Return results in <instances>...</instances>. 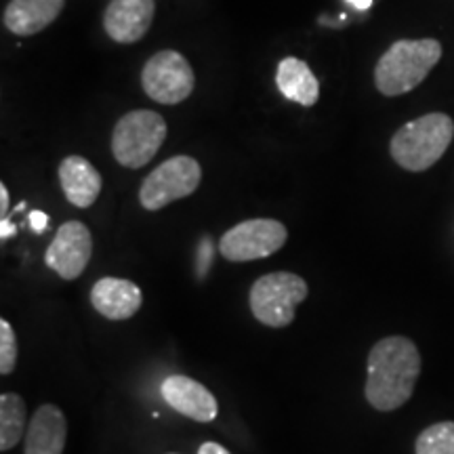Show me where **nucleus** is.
<instances>
[{
    "label": "nucleus",
    "instance_id": "3",
    "mask_svg": "<svg viewBox=\"0 0 454 454\" xmlns=\"http://www.w3.org/2000/svg\"><path fill=\"white\" fill-rule=\"evenodd\" d=\"M452 137L454 122L448 114H425L395 130L389 152L397 167L411 173H423L444 156Z\"/></svg>",
    "mask_w": 454,
    "mask_h": 454
},
{
    "label": "nucleus",
    "instance_id": "15",
    "mask_svg": "<svg viewBox=\"0 0 454 454\" xmlns=\"http://www.w3.org/2000/svg\"><path fill=\"white\" fill-rule=\"evenodd\" d=\"M66 0H11L3 24L17 36H34L49 27L64 11Z\"/></svg>",
    "mask_w": 454,
    "mask_h": 454
},
{
    "label": "nucleus",
    "instance_id": "20",
    "mask_svg": "<svg viewBox=\"0 0 454 454\" xmlns=\"http://www.w3.org/2000/svg\"><path fill=\"white\" fill-rule=\"evenodd\" d=\"M47 223H49V217L41 211H32L30 213V225L34 231H38L41 234L43 230H47Z\"/></svg>",
    "mask_w": 454,
    "mask_h": 454
},
{
    "label": "nucleus",
    "instance_id": "12",
    "mask_svg": "<svg viewBox=\"0 0 454 454\" xmlns=\"http://www.w3.org/2000/svg\"><path fill=\"white\" fill-rule=\"evenodd\" d=\"M90 303L107 320L121 322L137 314L144 293L137 284L124 278H101L90 288Z\"/></svg>",
    "mask_w": 454,
    "mask_h": 454
},
{
    "label": "nucleus",
    "instance_id": "6",
    "mask_svg": "<svg viewBox=\"0 0 454 454\" xmlns=\"http://www.w3.org/2000/svg\"><path fill=\"white\" fill-rule=\"evenodd\" d=\"M202 181V168L192 156H173L156 167L139 187L145 211H160L170 202L192 196Z\"/></svg>",
    "mask_w": 454,
    "mask_h": 454
},
{
    "label": "nucleus",
    "instance_id": "24",
    "mask_svg": "<svg viewBox=\"0 0 454 454\" xmlns=\"http://www.w3.org/2000/svg\"><path fill=\"white\" fill-rule=\"evenodd\" d=\"M349 4H354L356 9H360V11H366V9H371V4H372V0H348Z\"/></svg>",
    "mask_w": 454,
    "mask_h": 454
},
{
    "label": "nucleus",
    "instance_id": "10",
    "mask_svg": "<svg viewBox=\"0 0 454 454\" xmlns=\"http://www.w3.org/2000/svg\"><path fill=\"white\" fill-rule=\"evenodd\" d=\"M160 395L168 408L198 423H211L217 419L219 404L211 389L185 374H168L160 383Z\"/></svg>",
    "mask_w": 454,
    "mask_h": 454
},
{
    "label": "nucleus",
    "instance_id": "21",
    "mask_svg": "<svg viewBox=\"0 0 454 454\" xmlns=\"http://www.w3.org/2000/svg\"><path fill=\"white\" fill-rule=\"evenodd\" d=\"M198 454H231V452L221 444H217V442H204V444L198 448Z\"/></svg>",
    "mask_w": 454,
    "mask_h": 454
},
{
    "label": "nucleus",
    "instance_id": "11",
    "mask_svg": "<svg viewBox=\"0 0 454 454\" xmlns=\"http://www.w3.org/2000/svg\"><path fill=\"white\" fill-rule=\"evenodd\" d=\"M156 13V0H112L104 13V27L112 41L133 44L145 36Z\"/></svg>",
    "mask_w": 454,
    "mask_h": 454
},
{
    "label": "nucleus",
    "instance_id": "19",
    "mask_svg": "<svg viewBox=\"0 0 454 454\" xmlns=\"http://www.w3.org/2000/svg\"><path fill=\"white\" fill-rule=\"evenodd\" d=\"M17 339L9 320H0V374H11L17 364Z\"/></svg>",
    "mask_w": 454,
    "mask_h": 454
},
{
    "label": "nucleus",
    "instance_id": "13",
    "mask_svg": "<svg viewBox=\"0 0 454 454\" xmlns=\"http://www.w3.org/2000/svg\"><path fill=\"white\" fill-rule=\"evenodd\" d=\"M57 175H59L61 190H64L67 202L76 208L93 207V202L101 194V187H104L99 170L87 158L76 154L61 160Z\"/></svg>",
    "mask_w": 454,
    "mask_h": 454
},
{
    "label": "nucleus",
    "instance_id": "17",
    "mask_svg": "<svg viewBox=\"0 0 454 454\" xmlns=\"http://www.w3.org/2000/svg\"><path fill=\"white\" fill-rule=\"evenodd\" d=\"M26 429V402L17 394L0 395V450L9 452L20 444Z\"/></svg>",
    "mask_w": 454,
    "mask_h": 454
},
{
    "label": "nucleus",
    "instance_id": "4",
    "mask_svg": "<svg viewBox=\"0 0 454 454\" xmlns=\"http://www.w3.org/2000/svg\"><path fill=\"white\" fill-rule=\"evenodd\" d=\"M167 133V122L160 114L133 110L124 114L112 130V154L121 167L141 168L154 160Z\"/></svg>",
    "mask_w": 454,
    "mask_h": 454
},
{
    "label": "nucleus",
    "instance_id": "25",
    "mask_svg": "<svg viewBox=\"0 0 454 454\" xmlns=\"http://www.w3.org/2000/svg\"><path fill=\"white\" fill-rule=\"evenodd\" d=\"M170 454H177V452H170Z\"/></svg>",
    "mask_w": 454,
    "mask_h": 454
},
{
    "label": "nucleus",
    "instance_id": "22",
    "mask_svg": "<svg viewBox=\"0 0 454 454\" xmlns=\"http://www.w3.org/2000/svg\"><path fill=\"white\" fill-rule=\"evenodd\" d=\"M7 211H9V190L7 185L0 184V217L7 219Z\"/></svg>",
    "mask_w": 454,
    "mask_h": 454
},
{
    "label": "nucleus",
    "instance_id": "9",
    "mask_svg": "<svg viewBox=\"0 0 454 454\" xmlns=\"http://www.w3.org/2000/svg\"><path fill=\"white\" fill-rule=\"evenodd\" d=\"M93 257V236L82 221H66L59 225L53 242L44 253V263L64 280H76Z\"/></svg>",
    "mask_w": 454,
    "mask_h": 454
},
{
    "label": "nucleus",
    "instance_id": "1",
    "mask_svg": "<svg viewBox=\"0 0 454 454\" xmlns=\"http://www.w3.org/2000/svg\"><path fill=\"white\" fill-rule=\"evenodd\" d=\"M419 374L421 354L411 339L385 337L372 345L368 354V377L364 395L374 411H397L411 400Z\"/></svg>",
    "mask_w": 454,
    "mask_h": 454
},
{
    "label": "nucleus",
    "instance_id": "14",
    "mask_svg": "<svg viewBox=\"0 0 454 454\" xmlns=\"http://www.w3.org/2000/svg\"><path fill=\"white\" fill-rule=\"evenodd\" d=\"M66 414L55 404H43L27 425L24 454H61L66 448Z\"/></svg>",
    "mask_w": 454,
    "mask_h": 454
},
{
    "label": "nucleus",
    "instance_id": "7",
    "mask_svg": "<svg viewBox=\"0 0 454 454\" xmlns=\"http://www.w3.org/2000/svg\"><path fill=\"white\" fill-rule=\"evenodd\" d=\"M145 95L156 104L177 106L194 93L196 76L190 61L179 51L164 49L147 59L141 72Z\"/></svg>",
    "mask_w": 454,
    "mask_h": 454
},
{
    "label": "nucleus",
    "instance_id": "16",
    "mask_svg": "<svg viewBox=\"0 0 454 454\" xmlns=\"http://www.w3.org/2000/svg\"><path fill=\"white\" fill-rule=\"evenodd\" d=\"M278 90L294 104L311 107L320 99V82L316 74L303 59L297 57H284L276 70Z\"/></svg>",
    "mask_w": 454,
    "mask_h": 454
},
{
    "label": "nucleus",
    "instance_id": "8",
    "mask_svg": "<svg viewBox=\"0 0 454 454\" xmlns=\"http://www.w3.org/2000/svg\"><path fill=\"white\" fill-rule=\"evenodd\" d=\"M286 240V225L278 219H247L221 236L219 253L231 263H247L278 253Z\"/></svg>",
    "mask_w": 454,
    "mask_h": 454
},
{
    "label": "nucleus",
    "instance_id": "5",
    "mask_svg": "<svg viewBox=\"0 0 454 454\" xmlns=\"http://www.w3.org/2000/svg\"><path fill=\"white\" fill-rule=\"evenodd\" d=\"M308 282L293 271H274L261 276L248 293L254 320L270 328L293 325L299 303L308 299Z\"/></svg>",
    "mask_w": 454,
    "mask_h": 454
},
{
    "label": "nucleus",
    "instance_id": "2",
    "mask_svg": "<svg viewBox=\"0 0 454 454\" xmlns=\"http://www.w3.org/2000/svg\"><path fill=\"white\" fill-rule=\"evenodd\" d=\"M442 59V44L434 38L397 41L374 66V87L385 98L411 93Z\"/></svg>",
    "mask_w": 454,
    "mask_h": 454
},
{
    "label": "nucleus",
    "instance_id": "23",
    "mask_svg": "<svg viewBox=\"0 0 454 454\" xmlns=\"http://www.w3.org/2000/svg\"><path fill=\"white\" fill-rule=\"evenodd\" d=\"M0 225H3V240H7V238L15 236V225H11L9 219H0Z\"/></svg>",
    "mask_w": 454,
    "mask_h": 454
},
{
    "label": "nucleus",
    "instance_id": "18",
    "mask_svg": "<svg viewBox=\"0 0 454 454\" xmlns=\"http://www.w3.org/2000/svg\"><path fill=\"white\" fill-rule=\"evenodd\" d=\"M414 454H454V421L429 425L414 442Z\"/></svg>",
    "mask_w": 454,
    "mask_h": 454
}]
</instances>
